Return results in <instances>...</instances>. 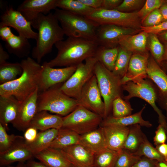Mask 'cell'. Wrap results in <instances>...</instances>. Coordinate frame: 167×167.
<instances>
[{
  "mask_svg": "<svg viewBox=\"0 0 167 167\" xmlns=\"http://www.w3.org/2000/svg\"><path fill=\"white\" fill-rule=\"evenodd\" d=\"M56 56L47 64L51 67L77 66L88 58L94 57L99 46L95 41L68 37L56 43Z\"/></svg>",
  "mask_w": 167,
  "mask_h": 167,
  "instance_id": "1",
  "label": "cell"
},
{
  "mask_svg": "<svg viewBox=\"0 0 167 167\" xmlns=\"http://www.w3.org/2000/svg\"><path fill=\"white\" fill-rule=\"evenodd\" d=\"M20 63L22 73L16 79L0 84V96H13L21 102L38 88L42 66L30 57Z\"/></svg>",
  "mask_w": 167,
  "mask_h": 167,
  "instance_id": "2",
  "label": "cell"
},
{
  "mask_svg": "<svg viewBox=\"0 0 167 167\" xmlns=\"http://www.w3.org/2000/svg\"><path fill=\"white\" fill-rule=\"evenodd\" d=\"M54 13L40 14L33 27L38 31L36 45L32 56L40 63L42 58L50 53L54 45L63 40V31Z\"/></svg>",
  "mask_w": 167,
  "mask_h": 167,
  "instance_id": "3",
  "label": "cell"
},
{
  "mask_svg": "<svg viewBox=\"0 0 167 167\" xmlns=\"http://www.w3.org/2000/svg\"><path fill=\"white\" fill-rule=\"evenodd\" d=\"M65 35L68 37L81 38L96 41L99 25L86 17L56 8L54 13Z\"/></svg>",
  "mask_w": 167,
  "mask_h": 167,
  "instance_id": "4",
  "label": "cell"
},
{
  "mask_svg": "<svg viewBox=\"0 0 167 167\" xmlns=\"http://www.w3.org/2000/svg\"><path fill=\"white\" fill-rule=\"evenodd\" d=\"M62 84L38 92L37 112L46 111L66 116L79 105L77 100L69 96L61 90L60 88Z\"/></svg>",
  "mask_w": 167,
  "mask_h": 167,
  "instance_id": "5",
  "label": "cell"
},
{
  "mask_svg": "<svg viewBox=\"0 0 167 167\" xmlns=\"http://www.w3.org/2000/svg\"><path fill=\"white\" fill-rule=\"evenodd\" d=\"M94 73L105 104V119L108 116L113 100L121 97V79L98 61L94 66Z\"/></svg>",
  "mask_w": 167,
  "mask_h": 167,
  "instance_id": "6",
  "label": "cell"
},
{
  "mask_svg": "<svg viewBox=\"0 0 167 167\" xmlns=\"http://www.w3.org/2000/svg\"><path fill=\"white\" fill-rule=\"evenodd\" d=\"M103 119L100 115L79 105L62 117V127L71 129L80 135L97 128Z\"/></svg>",
  "mask_w": 167,
  "mask_h": 167,
  "instance_id": "7",
  "label": "cell"
},
{
  "mask_svg": "<svg viewBox=\"0 0 167 167\" xmlns=\"http://www.w3.org/2000/svg\"><path fill=\"white\" fill-rule=\"evenodd\" d=\"M145 79L140 78L128 81L122 85L123 90L128 94L124 97L128 101L133 97L142 99L149 103L158 116L159 124L163 125L167 131V122L166 117L156 106V93L153 86Z\"/></svg>",
  "mask_w": 167,
  "mask_h": 167,
  "instance_id": "8",
  "label": "cell"
},
{
  "mask_svg": "<svg viewBox=\"0 0 167 167\" xmlns=\"http://www.w3.org/2000/svg\"><path fill=\"white\" fill-rule=\"evenodd\" d=\"M86 17L99 25L113 24L141 30V21L138 12L125 13L116 9H95L91 15Z\"/></svg>",
  "mask_w": 167,
  "mask_h": 167,
  "instance_id": "9",
  "label": "cell"
},
{
  "mask_svg": "<svg viewBox=\"0 0 167 167\" xmlns=\"http://www.w3.org/2000/svg\"><path fill=\"white\" fill-rule=\"evenodd\" d=\"M97 61L95 57H91L85 60L84 63L78 65L75 72L62 85L61 90L69 96L78 100L83 88L94 75V68Z\"/></svg>",
  "mask_w": 167,
  "mask_h": 167,
  "instance_id": "10",
  "label": "cell"
},
{
  "mask_svg": "<svg viewBox=\"0 0 167 167\" xmlns=\"http://www.w3.org/2000/svg\"><path fill=\"white\" fill-rule=\"evenodd\" d=\"M94 75L84 86L79 99V105L104 118L105 106Z\"/></svg>",
  "mask_w": 167,
  "mask_h": 167,
  "instance_id": "11",
  "label": "cell"
},
{
  "mask_svg": "<svg viewBox=\"0 0 167 167\" xmlns=\"http://www.w3.org/2000/svg\"><path fill=\"white\" fill-rule=\"evenodd\" d=\"M4 26L13 28L19 35L28 39H37V32L33 30L31 23L20 12L11 6L6 7L0 16V27Z\"/></svg>",
  "mask_w": 167,
  "mask_h": 167,
  "instance_id": "12",
  "label": "cell"
},
{
  "mask_svg": "<svg viewBox=\"0 0 167 167\" xmlns=\"http://www.w3.org/2000/svg\"><path fill=\"white\" fill-rule=\"evenodd\" d=\"M140 30L113 24L99 25L96 31V41L99 46L114 48L123 37L137 34Z\"/></svg>",
  "mask_w": 167,
  "mask_h": 167,
  "instance_id": "13",
  "label": "cell"
},
{
  "mask_svg": "<svg viewBox=\"0 0 167 167\" xmlns=\"http://www.w3.org/2000/svg\"><path fill=\"white\" fill-rule=\"evenodd\" d=\"M38 89V92L44 91L57 84L63 83L75 72L77 66L54 68L48 65L46 62L42 65Z\"/></svg>",
  "mask_w": 167,
  "mask_h": 167,
  "instance_id": "14",
  "label": "cell"
},
{
  "mask_svg": "<svg viewBox=\"0 0 167 167\" xmlns=\"http://www.w3.org/2000/svg\"><path fill=\"white\" fill-rule=\"evenodd\" d=\"M57 0H25L20 4L17 10L33 27L39 15H47L56 9Z\"/></svg>",
  "mask_w": 167,
  "mask_h": 167,
  "instance_id": "15",
  "label": "cell"
},
{
  "mask_svg": "<svg viewBox=\"0 0 167 167\" xmlns=\"http://www.w3.org/2000/svg\"><path fill=\"white\" fill-rule=\"evenodd\" d=\"M38 89L21 102L17 116L11 123L20 131L24 132L29 127L30 123L37 112Z\"/></svg>",
  "mask_w": 167,
  "mask_h": 167,
  "instance_id": "16",
  "label": "cell"
},
{
  "mask_svg": "<svg viewBox=\"0 0 167 167\" xmlns=\"http://www.w3.org/2000/svg\"><path fill=\"white\" fill-rule=\"evenodd\" d=\"M34 156L27 147L23 137L6 151L0 153L1 166H9L15 162H23Z\"/></svg>",
  "mask_w": 167,
  "mask_h": 167,
  "instance_id": "17",
  "label": "cell"
},
{
  "mask_svg": "<svg viewBox=\"0 0 167 167\" xmlns=\"http://www.w3.org/2000/svg\"><path fill=\"white\" fill-rule=\"evenodd\" d=\"M101 127L107 148L116 151L122 149L129 132V126L105 125Z\"/></svg>",
  "mask_w": 167,
  "mask_h": 167,
  "instance_id": "18",
  "label": "cell"
},
{
  "mask_svg": "<svg viewBox=\"0 0 167 167\" xmlns=\"http://www.w3.org/2000/svg\"><path fill=\"white\" fill-rule=\"evenodd\" d=\"M59 149L72 164L93 167L94 154L80 144Z\"/></svg>",
  "mask_w": 167,
  "mask_h": 167,
  "instance_id": "19",
  "label": "cell"
},
{
  "mask_svg": "<svg viewBox=\"0 0 167 167\" xmlns=\"http://www.w3.org/2000/svg\"><path fill=\"white\" fill-rule=\"evenodd\" d=\"M148 60V56L146 54L140 53L132 54L127 73L121 79L122 85L133 79L148 77L147 69Z\"/></svg>",
  "mask_w": 167,
  "mask_h": 167,
  "instance_id": "20",
  "label": "cell"
},
{
  "mask_svg": "<svg viewBox=\"0 0 167 167\" xmlns=\"http://www.w3.org/2000/svg\"><path fill=\"white\" fill-rule=\"evenodd\" d=\"M20 102L13 96H0V123L8 130L17 115Z\"/></svg>",
  "mask_w": 167,
  "mask_h": 167,
  "instance_id": "21",
  "label": "cell"
},
{
  "mask_svg": "<svg viewBox=\"0 0 167 167\" xmlns=\"http://www.w3.org/2000/svg\"><path fill=\"white\" fill-rule=\"evenodd\" d=\"M49 167H71V162L59 149L49 147L34 156Z\"/></svg>",
  "mask_w": 167,
  "mask_h": 167,
  "instance_id": "22",
  "label": "cell"
},
{
  "mask_svg": "<svg viewBox=\"0 0 167 167\" xmlns=\"http://www.w3.org/2000/svg\"><path fill=\"white\" fill-rule=\"evenodd\" d=\"M62 118L58 115L50 114L46 111L37 112L31 121L29 127L44 131L51 129H59L62 127Z\"/></svg>",
  "mask_w": 167,
  "mask_h": 167,
  "instance_id": "23",
  "label": "cell"
},
{
  "mask_svg": "<svg viewBox=\"0 0 167 167\" xmlns=\"http://www.w3.org/2000/svg\"><path fill=\"white\" fill-rule=\"evenodd\" d=\"M147 74L158 87L164 101L167 97V74L152 58H148Z\"/></svg>",
  "mask_w": 167,
  "mask_h": 167,
  "instance_id": "24",
  "label": "cell"
},
{
  "mask_svg": "<svg viewBox=\"0 0 167 167\" xmlns=\"http://www.w3.org/2000/svg\"><path fill=\"white\" fill-rule=\"evenodd\" d=\"M148 35V33L142 31L126 36L120 40L118 44L120 47L127 51L142 54L146 50Z\"/></svg>",
  "mask_w": 167,
  "mask_h": 167,
  "instance_id": "25",
  "label": "cell"
},
{
  "mask_svg": "<svg viewBox=\"0 0 167 167\" xmlns=\"http://www.w3.org/2000/svg\"><path fill=\"white\" fill-rule=\"evenodd\" d=\"M79 144L94 154L107 148L101 127L80 135Z\"/></svg>",
  "mask_w": 167,
  "mask_h": 167,
  "instance_id": "26",
  "label": "cell"
},
{
  "mask_svg": "<svg viewBox=\"0 0 167 167\" xmlns=\"http://www.w3.org/2000/svg\"><path fill=\"white\" fill-rule=\"evenodd\" d=\"M145 107V105L139 112L121 118H115L112 116H108L102 121L101 124L102 126L116 125L126 126L139 124L141 126L150 127L152 126V124L149 121L144 120L142 116Z\"/></svg>",
  "mask_w": 167,
  "mask_h": 167,
  "instance_id": "27",
  "label": "cell"
},
{
  "mask_svg": "<svg viewBox=\"0 0 167 167\" xmlns=\"http://www.w3.org/2000/svg\"><path fill=\"white\" fill-rule=\"evenodd\" d=\"M58 130L57 129H51L40 131L33 142L27 143L25 141L27 147L34 156L49 147L56 137Z\"/></svg>",
  "mask_w": 167,
  "mask_h": 167,
  "instance_id": "28",
  "label": "cell"
},
{
  "mask_svg": "<svg viewBox=\"0 0 167 167\" xmlns=\"http://www.w3.org/2000/svg\"><path fill=\"white\" fill-rule=\"evenodd\" d=\"M24 37L14 34L6 41L5 47L8 51L19 58L27 57L30 53L31 45Z\"/></svg>",
  "mask_w": 167,
  "mask_h": 167,
  "instance_id": "29",
  "label": "cell"
},
{
  "mask_svg": "<svg viewBox=\"0 0 167 167\" xmlns=\"http://www.w3.org/2000/svg\"><path fill=\"white\" fill-rule=\"evenodd\" d=\"M80 135L68 128L62 127L58 129V134L49 147L62 149L79 144Z\"/></svg>",
  "mask_w": 167,
  "mask_h": 167,
  "instance_id": "30",
  "label": "cell"
},
{
  "mask_svg": "<svg viewBox=\"0 0 167 167\" xmlns=\"http://www.w3.org/2000/svg\"><path fill=\"white\" fill-rule=\"evenodd\" d=\"M128 126L129 132L122 149L134 153L139 148L146 136L142 132L140 125Z\"/></svg>",
  "mask_w": 167,
  "mask_h": 167,
  "instance_id": "31",
  "label": "cell"
},
{
  "mask_svg": "<svg viewBox=\"0 0 167 167\" xmlns=\"http://www.w3.org/2000/svg\"><path fill=\"white\" fill-rule=\"evenodd\" d=\"M118 52V47L107 48L99 46L94 57L108 69L112 71L113 69Z\"/></svg>",
  "mask_w": 167,
  "mask_h": 167,
  "instance_id": "32",
  "label": "cell"
},
{
  "mask_svg": "<svg viewBox=\"0 0 167 167\" xmlns=\"http://www.w3.org/2000/svg\"><path fill=\"white\" fill-rule=\"evenodd\" d=\"M56 6L59 9L85 17L89 15L95 10L78 0H57Z\"/></svg>",
  "mask_w": 167,
  "mask_h": 167,
  "instance_id": "33",
  "label": "cell"
},
{
  "mask_svg": "<svg viewBox=\"0 0 167 167\" xmlns=\"http://www.w3.org/2000/svg\"><path fill=\"white\" fill-rule=\"evenodd\" d=\"M23 69L20 63L6 62L0 65V84L12 81L20 76Z\"/></svg>",
  "mask_w": 167,
  "mask_h": 167,
  "instance_id": "34",
  "label": "cell"
},
{
  "mask_svg": "<svg viewBox=\"0 0 167 167\" xmlns=\"http://www.w3.org/2000/svg\"><path fill=\"white\" fill-rule=\"evenodd\" d=\"M119 151L106 148L94 155L93 167H114Z\"/></svg>",
  "mask_w": 167,
  "mask_h": 167,
  "instance_id": "35",
  "label": "cell"
},
{
  "mask_svg": "<svg viewBox=\"0 0 167 167\" xmlns=\"http://www.w3.org/2000/svg\"><path fill=\"white\" fill-rule=\"evenodd\" d=\"M132 52L118 47V57L112 73L121 79L126 75L127 71Z\"/></svg>",
  "mask_w": 167,
  "mask_h": 167,
  "instance_id": "36",
  "label": "cell"
},
{
  "mask_svg": "<svg viewBox=\"0 0 167 167\" xmlns=\"http://www.w3.org/2000/svg\"><path fill=\"white\" fill-rule=\"evenodd\" d=\"M147 46L151 51L156 62L161 65L164 54V47L157 34L148 33Z\"/></svg>",
  "mask_w": 167,
  "mask_h": 167,
  "instance_id": "37",
  "label": "cell"
},
{
  "mask_svg": "<svg viewBox=\"0 0 167 167\" xmlns=\"http://www.w3.org/2000/svg\"><path fill=\"white\" fill-rule=\"evenodd\" d=\"M133 153L138 156H145L158 161L165 160L156 148L149 142L147 137L138 150Z\"/></svg>",
  "mask_w": 167,
  "mask_h": 167,
  "instance_id": "38",
  "label": "cell"
},
{
  "mask_svg": "<svg viewBox=\"0 0 167 167\" xmlns=\"http://www.w3.org/2000/svg\"><path fill=\"white\" fill-rule=\"evenodd\" d=\"M112 116L115 118H121L131 114L133 110L127 101L124 100L121 97L115 99L112 104Z\"/></svg>",
  "mask_w": 167,
  "mask_h": 167,
  "instance_id": "39",
  "label": "cell"
},
{
  "mask_svg": "<svg viewBox=\"0 0 167 167\" xmlns=\"http://www.w3.org/2000/svg\"><path fill=\"white\" fill-rule=\"evenodd\" d=\"M140 157L129 151L122 149L119 151L114 167H132Z\"/></svg>",
  "mask_w": 167,
  "mask_h": 167,
  "instance_id": "40",
  "label": "cell"
},
{
  "mask_svg": "<svg viewBox=\"0 0 167 167\" xmlns=\"http://www.w3.org/2000/svg\"><path fill=\"white\" fill-rule=\"evenodd\" d=\"M6 130L0 123V153L7 151L23 137L13 134L8 135Z\"/></svg>",
  "mask_w": 167,
  "mask_h": 167,
  "instance_id": "41",
  "label": "cell"
},
{
  "mask_svg": "<svg viewBox=\"0 0 167 167\" xmlns=\"http://www.w3.org/2000/svg\"><path fill=\"white\" fill-rule=\"evenodd\" d=\"M163 0H147L138 11V14L141 22L146 17L154 10L159 9L165 2Z\"/></svg>",
  "mask_w": 167,
  "mask_h": 167,
  "instance_id": "42",
  "label": "cell"
},
{
  "mask_svg": "<svg viewBox=\"0 0 167 167\" xmlns=\"http://www.w3.org/2000/svg\"><path fill=\"white\" fill-rule=\"evenodd\" d=\"M145 2L143 0H124L115 9L119 11L125 13L134 11L143 6Z\"/></svg>",
  "mask_w": 167,
  "mask_h": 167,
  "instance_id": "43",
  "label": "cell"
},
{
  "mask_svg": "<svg viewBox=\"0 0 167 167\" xmlns=\"http://www.w3.org/2000/svg\"><path fill=\"white\" fill-rule=\"evenodd\" d=\"M163 22L159 9H156L149 14L141 22V26L151 27L157 25Z\"/></svg>",
  "mask_w": 167,
  "mask_h": 167,
  "instance_id": "44",
  "label": "cell"
},
{
  "mask_svg": "<svg viewBox=\"0 0 167 167\" xmlns=\"http://www.w3.org/2000/svg\"><path fill=\"white\" fill-rule=\"evenodd\" d=\"M167 131L162 125L159 124L155 131L153 137V141L155 145L165 143L167 139Z\"/></svg>",
  "mask_w": 167,
  "mask_h": 167,
  "instance_id": "45",
  "label": "cell"
},
{
  "mask_svg": "<svg viewBox=\"0 0 167 167\" xmlns=\"http://www.w3.org/2000/svg\"><path fill=\"white\" fill-rule=\"evenodd\" d=\"M140 30L148 33L157 34L160 32L167 30V21L163 22L153 27H143L141 26Z\"/></svg>",
  "mask_w": 167,
  "mask_h": 167,
  "instance_id": "46",
  "label": "cell"
},
{
  "mask_svg": "<svg viewBox=\"0 0 167 167\" xmlns=\"http://www.w3.org/2000/svg\"><path fill=\"white\" fill-rule=\"evenodd\" d=\"M156 161L143 156L132 167H156Z\"/></svg>",
  "mask_w": 167,
  "mask_h": 167,
  "instance_id": "47",
  "label": "cell"
},
{
  "mask_svg": "<svg viewBox=\"0 0 167 167\" xmlns=\"http://www.w3.org/2000/svg\"><path fill=\"white\" fill-rule=\"evenodd\" d=\"M122 0H103L101 8L105 10L115 9L122 2Z\"/></svg>",
  "mask_w": 167,
  "mask_h": 167,
  "instance_id": "48",
  "label": "cell"
},
{
  "mask_svg": "<svg viewBox=\"0 0 167 167\" xmlns=\"http://www.w3.org/2000/svg\"><path fill=\"white\" fill-rule=\"evenodd\" d=\"M37 130L32 127H29L24 132V137L25 141L31 143L34 141L37 136Z\"/></svg>",
  "mask_w": 167,
  "mask_h": 167,
  "instance_id": "49",
  "label": "cell"
},
{
  "mask_svg": "<svg viewBox=\"0 0 167 167\" xmlns=\"http://www.w3.org/2000/svg\"><path fill=\"white\" fill-rule=\"evenodd\" d=\"M90 7L96 9L101 8L103 0H78Z\"/></svg>",
  "mask_w": 167,
  "mask_h": 167,
  "instance_id": "50",
  "label": "cell"
},
{
  "mask_svg": "<svg viewBox=\"0 0 167 167\" xmlns=\"http://www.w3.org/2000/svg\"><path fill=\"white\" fill-rule=\"evenodd\" d=\"M14 34L11 31V27L8 26L0 27L1 38L5 42Z\"/></svg>",
  "mask_w": 167,
  "mask_h": 167,
  "instance_id": "51",
  "label": "cell"
},
{
  "mask_svg": "<svg viewBox=\"0 0 167 167\" xmlns=\"http://www.w3.org/2000/svg\"><path fill=\"white\" fill-rule=\"evenodd\" d=\"M155 148L165 160H167V143H165L157 145Z\"/></svg>",
  "mask_w": 167,
  "mask_h": 167,
  "instance_id": "52",
  "label": "cell"
},
{
  "mask_svg": "<svg viewBox=\"0 0 167 167\" xmlns=\"http://www.w3.org/2000/svg\"><path fill=\"white\" fill-rule=\"evenodd\" d=\"M9 56L8 53L6 51L1 43H0V65L6 62L9 59Z\"/></svg>",
  "mask_w": 167,
  "mask_h": 167,
  "instance_id": "53",
  "label": "cell"
},
{
  "mask_svg": "<svg viewBox=\"0 0 167 167\" xmlns=\"http://www.w3.org/2000/svg\"><path fill=\"white\" fill-rule=\"evenodd\" d=\"M163 19V22L167 21V2L165 1L159 9Z\"/></svg>",
  "mask_w": 167,
  "mask_h": 167,
  "instance_id": "54",
  "label": "cell"
},
{
  "mask_svg": "<svg viewBox=\"0 0 167 167\" xmlns=\"http://www.w3.org/2000/svg\"><path fill=\"white\" fill-rule=\"evenodd\" d=\"M27 166L28 167H49L41 162H38L32 160L28 161Z\"/></svg>",
  "mask_w": 167,
  "mask_h": 167,
  "instance_id": "55",
  "label": "cell"
},
{
  "mask_svg": "<svg viewBox=\"0 0 167 167\" xmlns=\"http://www.w3.org/2000/svg\"><path fill=\"white\" fill-rule=\"evenodd\" d=\"M157 35L158 37L165 43H167V30L160 32Z\"/></svg>",
  "mask_w": 167,
  "mask_h": 167,
  "instance_id": "56",
  "label": "cell"
},
{
  "mask_svg": "<svg viewBox=\"0 0 167 167\" xmlns=\"http://www.w3.org/2000/svg\"><path fill=\"white\" fill-rule=\"evenodd\" d=\"M156 167H167V160L156 161Z\"/></svg>",
  "mask_w": 167,
  "mask_h": 167,
  "instance_id": "57",
  "label": "cell"
},
{
  "mask_svg": "<svg viewBox=\"0 0 167 167\" xmlns=\"http://www.w3.org/2000/svg\"><path fill=\"white\" fill-rule=\"evenodd\" d=\"M164 47V54L163 56V62H167V43H165Z\"/></svg>",
  "mask_w": 167,
  "mask_h": 167,
  "instance_id": "58",
  "label": "cell"
},
{
  "mask_svg": "<svg viewBox=\"0 0 167 167\" xmlns=\"http://www.w3.org/2000/svg\"><path fill=\"white\" fill-rule=\"evenodd\" d=\"M163 107L166 112V118L167 122V97L163 101Z\"/></svg>",
  "mask_w": 167,
  "mask_h": 167,
  "instance_id": "59",
  "label": "cell"
},
{
  "mask_svg": "<svg viewBox=\"0 0 167 167\" xmlns=\"http://www.w3.org/2000/svg\"><path fill=\"white\" fill-rule=\"evenodd\" d=\"M163 66V70L167 74V62H163L161 64V65Z\"/></svg>",
  "mask_w": 167,
  "mask_h": 167,
  "instance_id": "60",
  "label": "cell"
},
{
  "mask_svg": "<svg viewBox=\"0 0 167 167\" xmlns=\"http://www.w3.org/2000/svg\"><path fill=\"white\" fill-rule=\"evenodd\" d=\"M7 167H28L26 165H25L23 164H19L17 165L16 166H8Z\"/></svg>",
  "mask_w": 167,
  "mask_h": 167,
  "instance_id": "61",
  "label": "cell"
},
{
  "mask_svg": "<svg viewBox=\"0 0 167 167\" xmlns=\"http://www.w3.org/2000/svg\"><path fill=\"white\" fill-rule=\"evenodd\" d=\"M72 164V165L71 166V167H81V166H79L78 165H75V164Z\"/></svg>",
  "mask_w": 167,
  "mask_h": 167,
  "instance_id": "62",
  "label": "cell"
},
{
  "mask_svg": "<svg viewBox=\"0 0 167 167\" xmlns=\"http://www.w3.org/2000/svg\"><path fill=\"white\" fill-rule=\"evenodd\" d=\"M165 1L166 2H167V0H165Z\"/></svg>",
  "mask_w": 167,
  "mask_h": 167,
  "instance_id": "63",
  "label": "cell"
}]
</instances>
